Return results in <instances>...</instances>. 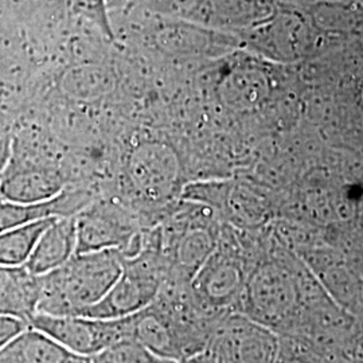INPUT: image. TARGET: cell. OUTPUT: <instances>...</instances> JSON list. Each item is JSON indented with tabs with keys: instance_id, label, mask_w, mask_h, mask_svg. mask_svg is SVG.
Listing matches in <instances>:
<instances>
[{
	"instance_id": "cell-8",
	"label": "cell",
	"mask_w": 363,
	"mask_h": 363,
	"mask_svg": "<svg viewBox=\"0 0 363 363\" xmlns=\"http://www.w3.org/2000/svg\"><path fill=\"white\" fill-rule=\"evenodd\" d=\"M132 337L156 355L177 362L201 350L187 331L156 301L132 315Z\"/></svg>"
},
{
	"instance_id": "cell-6",
	"label": "cell",
	"mask_w": 363,
	"mask_h": 363,
	"mask_svg": "<svg viewBox=\"0 0 363 363\" xmlns=\"http://www.w3.org/2000/svg\"><path fill=\"white\" fill-rule=\"evenodd\" d=\"M298 298V283L286 269L264 265L247 274L238 312L273 330L296 310Z\"/></svg>"
},
{
	"instance_id": "cell-15",
	"label": "cell",
	"mask_w": 363,
	"mask_h": 363,
	"mask_svg": "<svg viewBox=\"0 0 363 363\" xmlns=\"http://www.w3.org/2000/svg\"><path fill=\"white\" fill-rule=\"evenodd\" d=\"M96 363H177L148 350L133 337H127L93 357Z\"/></svg>"
},
{
	"instance_id": "cell-3",
	"label": "cell",
	"mask_w": 363,
	"mask_h": 363,
	"mask_svg": "<svg viewBox=\"0 0 363 363\" xmlns=\"http://www.w3.org/2000/svg\"><path fill=\"white\" fill-rule=\"evenodd\" d=\"M127 177L132 193L143 206L163 210L179 190L178 156L169 144L140 142L128 154Z\"/></svg>"
},
{
	"instance_id": "cell-12",
	"label": "cell",
	"mask_w": 363,
	"mask_h": 363,
	"mask_svg": "<svg viewBox=\"0 0 363 363\" xmlns=\"http://www.w3.org/2000/svg\"><path fill=\"white\" fill-rule=\"evenodd\" d=\"M81 359L33 327L0 350V363H79Z\"/></svg>"
},
{
	"instance_id": "cell-14",
	"label": "cell",
	"mask_w": 363,
	"mask_h": 363,
	"mask_svg": "<svg viewBox=\"0 0 363 363\" xmlns=\"http://www.w3.org/2000/svg\"><path fill=\"white\" fill-rule=\"evenodd\" d=\"M265 78L253 69H235L222 84V96L233 108H252L265 93Z\"/></svg>"
},
{
	"instance_id": "cell-18",
	"label": "cell",
	"mask_w": 363,
	"mask_h": 363,
	"mask_svg": "<svg viewBox=\"0 0 363 363\" xmlns=\"http://www.w3.org/2000/svg\"><path fill=\"white\" fill-rule=\"evenodd\" d=\"M30 327L28 322L13 318L0 315V350H3L10 342H13L15 337L21 335L23 331H26Z\"/></svg>"
},
{
	"instance_id": "cell-10",
	"label": "cell",
	"mask_w": 363,
	"mask_h": 363,
	"mask_svg": "<svg viewBox=\"0 0 363 363\" xmlns=\"http://www.w3.org/2000/svg\"><path fill=\"white\" fill-rule=\"evenodd\" d=\"M77 252L76 217L54 218L40 234L25 267L35 276H42L62 267Z\"/></svg>"
},
{
	"instance_id": "cell-22",
	"label": "cell",
	"mask_w": 363,
	"mask_h": 363,
	"mask_svg": "<svg viewBox=\"0 0 363 363\" xmlns=\"http://www.w3.org/2000/svg\"><path fill=\"white\" fill-rule=\"evenodd\" d=\"M352 358L355 363H363V337L358 339V342L354 346Z\"/></svg>"
},
{
	"instance_id": "cell-17",
	"label": "cell",
	"mask_w": 363,
	"mask_h": 363,
	"mask_svg": "<svg viewBox=\"0 0 363 363\" xmlns=\"http://www.w3.org/2000/svg\"><path fill=\"white\" fill-rule=\"evenodd\" d=\"M13 143V120L11 115L0 108V172L6 169Z\"/></svg>"
},
{
	"instance_id": "cell-11",
	"label": "cell",
	"mask_w": 363,
	"mask_h": 363,
	"mask_svg": "<svg viewBox=\"0 0 363 363\" xmlns=\"http://www.w3.org/2000/svg\"><path fill=\"white\" fill-rule=\"evenodd\" d=\"M39 277L25 265H0V315L30 322L37 313Z\"/></svg>"
},
{
	"instance_id": "cell-20",
	"label": "cell",
	"mask_w": 363,
	"mask_h": 363,
	"mask_svg": "<svg viewBox=\"0 0 363 363\" xmlns=\"http://www.w3.org/2000/svg\"><path fill=\"white\" fill-rule=\"evenodd\" d=\"M152 1L155 0H108V4H109V10L118 9L121 11H130L138 7H145Z\"/></svg>"
},
{
	"instance_id": "cell-9",
	"label": "cell",
	"mask_w": 363,
	"mask_h": 363,
	"mask_svg": "<svg viewBox=\"0 0 363 363\" xmlns=\"http://www.w3.org/2000/svg\"><path fill=\"white\" fill-rule=\"evenodd\" d=\"M93 201L94 195L91 190L70 187H66L64 191L46 202L22 203L0 199V232L38 220L76 217Z\"/></svg>"
},
{
	"instance_id": "cell-23",
	"label": "cell",
	"mask_w": 363,
	"mask_h": 363,
	"mask_svg": "<svg viewBox=\"0 0 363 363\" xmlns=\"http://www.w3.org/2000/svg\"><path fill=\"white\" fill-rule=\"evenodd\" d=\"M79 363H96V361L93 359V357H91V358H82Z\"/></svg>"
},
{
	"instance_id": "cell-5",
	"label": "cell",
	"mask_w": 363,
	"mask_h": 363,
	"mask_svg": "<svg viewBox=\"0 0 363 363\" xmlns=\"http://www.w3.org/2000/svg\"><path fill=\"white\" fill-rule=\"evenodd\" d=\"M280 343L268 325L241 312H232L216 325L208 347L217 363H274Z\"/></svg>"
},
{
	"instance_id": "cell-2",
	"label": "cell",
	"mask_w": 363,
	"mask_h": 363,
	"mask_svg": "<svg viewBox=\"0 0 363 363\" xmlns=\"http://www.w3.org/2000/svg\"><path fill=\"white\" fill-rule=\"evenodd\" d=\"M77 252L118 250L132 259L143 249V220L135 211L108 199H94L76 216Z\"/></svg>"
},
{
	"instance_id": "cell-1",
	"label": "cell",
	"mask_w": 363,
	"mask_h": 363,
	"mask_svg": "<svg viewBox=\"0 0 363 363\" xmlns=\"http://www.w3.org/2000/svg\"><path fill=\"white\" fill-rule=\"evenodd\" d=\"M118 250L76 253L62 267L38 276L37 312L81 315L108 294L123 272Z\"/></svg>"
},
{
	"instance_id": "cell-13",
	"label": "cell",
	"mask_w": 363,
	"mask_h": 363,
	"mask_svg": "<svg viewBox=\"0 0 363 363\" xmlns=\"http://www.w3.org/2000/svg\"><path fill=\"white\" fill-rule=\"evenodd\" d=\"M52 220H38L0 232V265L22 267L30 259L40 234Z\"/></svg>"
},
{
	"instance_id": "cell-7",
	"label": "cell",
	"mask_w": 363,
	"mask_h": 363,
	"mask_svg": "<svg viewBox=\"0 0 363 363\" xmlns=\"http://www.w3.org/2000/svg\"><path fill=\"white\" fill-rule=\"evenodd\" d=\"M247 273L242 262L232 255L213 250L190 281L196 306L208 313H220L240 304Z\"/></svg>"
},
{
	"instance_id": "cell-19",
	"label": "cell",
	"mask_w": 363,
	"mask_h": 363,
	"mask_svg": "<svg viewBox=\"0 0 363 363\" xmlns=\"http://www.w3.org/2000/svg\"><path fill=\"white\" fill-rule=\"evenodd\" d=\"M177 363H217V361H216L214 354L208 347H206L203 350L196 351V352L183 357Z\"/></svg>"
},
{
	"instance_id": "cell-21",
	"label": "cell",
	"mask_w": 363,
	"mask_h": 363,
	"mask_svg": "<svg viewBox=\"0 0 363 363\" xmlns=\"http://www.w3.org/2000/svg\"><path fill=\"white\" fill-rule=\"evenodd\" d=\"M274 363H311V361L307 357H304L303 354L286 351V349L280 343V351H279L277 359Z\"/></svg>"
},
{
	"instance_id": "cell-16",
	"label": "cell",
	"mask_w": 363,
	"mask_h": 363,
	"mask_svg": "<svg viewBox=\"0 0 363 363\" xmlns=\"http://www.w3.org/2000/svg\"><path fill=\"white\" fill-rule=\"evenodd\" d=\"M72 10L77 16L91 23L105 38L109 40L116 38L111 22L108 0H72Z\"/></svg>"
},
{
	"instance_id": "cell-4",
	"label": "cell",
	"mask_w": 363,
	"mask_h": 363,
	"mask_svg": "<svg viewBox=\"0 0 363 363\" xmlns=\"http://www.w3.org/2000/svg\"><path fill=\"white\" fill-rule=\"evenodd\" d=\"M28 325L82 358L96 357L117 342L132 337V315L120 319H100L85 315L55 316L37 312Z\"/></svg>"
}]
</instances>
